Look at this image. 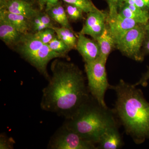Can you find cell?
<instances>
[{"instance_id": "1", "label": "cell", "mask_w": 149, "mask_h": 149, "mask_svg": "<svg viewBox=\"0 0 149 149\" xmlns=\"http://www.w3.org/2000/svg\"><path fill=\"white\" fill-rule=\"evenodd\" d=\"M51 70L52 77L42 90L41 107L66 119L91 95L83 72L75 65L56 60Z\"/></svg>"}, {"instance_id": "2", "label": "cell", "mask_w": 149, "mask_h": 149, "mask_svg": "<svg viewBox=\"0 0 149 149\" xmlns=\"http://www.w3.org/2000/svg\"><path fill=\"white\" fill-rule=\"evenodd\" d=\"M137 87L120 80L110 89L116 94L115 114L126 134L139 145L149 139V102Z\"/></svg>"}, {"instance_id": "3", "label": "cell", "mask_w": 149, "mask_h": 149, "mask_svg": "<svg viewBox=\"0 0 149 149\" xmlns=\"http://www.w3.org/2000/svg\"><path fill=\"white\" fill-rule=\"evenodd\" d=\"M115 115L113 111L102 106L91 96L70 117L65 119L64 124L97 146L106 130L118 125Z\"/></svg>"}, {"instance_id": "4", "label": "cell", "mask_w": 149, "mask_h": 149, "mask_svg": "<svg viewBox=\"0 0 149 149\" xmlns=\"http://www.w3.org/2000/svg\"><path fill=\"white\" fill-rule=\"evenodd\" d=\"M107 61L99 57L96 60L85 63L88 88L91 95L102 106L107 107L105 95L111 85L107 77Z\"/></svg>"}, {"instance_id": "5", "label": "cell", "mask_w": 149, "mask_h": 149, "mask_svg": "<svg viewBox=\"0 0 149 149\" xmlns=\"http://www.w3.org/2000/svg\"><path fill=\"white\" fill-rule=\"evenodd\" d=\"M145 26L137 24L128 30L116 43V46L124 55L136 61L143 60L141 49L146 34Z\"/></svg>"}, {"instance_id": "6", "label": "cell", "mask_w": 149, "mask_h": 149, "mask_svg": "<svg viewBox=\"0 0 149 149\" xmlns=\"http://www.w3.org/2000/svg\"><path fill=\"white\" fill-rule=\"evenodd\" d=\"M48 148L51 149H96L97 146L83 139L63 124L51 138Z\"/></svg>"}, {"instance_id": "7", "label": "cell", "mask_w": 149, "mask_h": 149, "mask_svg": "<svg viewBox=\"0 0 149 149\" xmlns=\"http://www.w3.org/2000/svg\"><path fill=\"white\" fill-rule=\"evenodd\" d=\"M107 16V14L97 8L88 13L80 33L89 35L96 41L106 27Z\"/></svg>"}, {"instance_id": "8", "label": "cell", "mask_w": 149, "mask_h": 149, "mask_svg": "<svg viewBox=\"0 0 149 149\" xmlns=\"http://www.w3.org/2000/svg\"><path fill=\"white\" fill-rule=\"evenodd\" d=\"M137 24L136 21L124 17L119 12L114 14H107V26L116 44L128 30Z\"/></svg>"}, {"instance_id": "9", "label": "cell", "mask_w": 149, "mask_h": 149, "mask_svg": "<svg viewBox=\"0 0 149 149\" xmlns=\"http://www.w3.org/2000/svg\"><path fill=\"white\" fill-rule=\"evenodd\" d=\"M76 49L85 63L96 60L100 55V47L97 41H93L81 33H79L77 37Z\"/></svg>"}, {"instance_id": "10", "label": "cell", "mask_w": 149, "mask_h": 149, "mask_svg": "<svg viewBox=\"0 0 149 149\" xmlns=\"http://www.w3.org/2000/svg\"><path fill=\"white\" fill-rule=\"evenodd\" d=\"M1 9L20 15L31 21L40 13L30 3L25 0H6L1 5Z\"/></svg>"}, {"instance_id": "11", "label": "cell", "mask_w": 149, "mask_h": 149, "mask_svg": "<svg viewBox=\"0 0 149 149\" xmlns=\"http://www.w3.org/2000/svg\"><path fill=\"white\" fill-rule=\"evenodd\" d=\"M123 145L118 125L111 127L105 131L97 144V149H118Z\"/></svg>"}, {"instance_id": "12", "label": "cell", "mask_w": 149, "mask_h": 149, "mask_svg": "<svg viewBox=\"0 0 149 149\" xmlns=\"http://www.w3.org/2000/svg\"><path fill=\"white\" fill-rule=\"evenodd\" d=\"M0 18L7 21L24 35L28 34L31 28V20L20 15L12 13L5 10H0Z\"/></svg>"}, {"instance_id": "13", "label": "cell", "mask_w": 149, "mask_h": 149, "mask_svg": "<svg viewBox=\"0 0 149 149\" xmlns=\"http://www.w3.org/2000/svg\"><path fill=\"white\" fill-rule=\"evenodd\" d=\"M23 35L10 23L0 18V38L6 45L13 46L19 44Z\"/></svg>"}, {"instance_id": "14", "label": "cell", "mask_w": 149, "mask_h": 149, "mask_svg": "<svg viewBox=\"0 0 149 149\" xmlns=\"http://www.w3.org/2000/svg\"><path fill=\"white\" fill-rule=\"evenodd\" d=\"M96 41L98 44L100 48V57L107 61L113 49L116 46L114 38L110 33L107 26L101 35Z\"/></svg>"}, {"instance_id": "15", "label": "cell", "mask_w": 149, "mask_h": 149, "mask_svg": "<svg viewBox=\"0 0 149 149\" xmlns=\"http://www.w3.org/2000/svg\"><path fill=\"white\" fill-rule=\"evenodd\" d=\"M47 12L51 18L61 25L62 27L71 29L65 10L62 5L61 3L58 2Z\"/></svg>"}, {"instance_id": "16", "label": "cell", "mask_w": 149, "mask_h": 149, "mask_svg": "<svg viewBox=\"0 0 149 149\" xmlns=\"http://www.w3.org/2000/svg\"><path fill=\"white\" fill-rule=\"evenodd\" d=\"M57 36L62 41L64 42L71 50L76 49L77 38L72 32L71 29L61 27H53Z\"/></svg>"}, {"instance_id": "17", "label": "cell", "mask_w": 149, "mask_h": 149, "mask_svg": "<svg viewBox=\"0 0 149 149\" xmlns=\"http://www.w3.org/2000/svg\"><path fill=\"white\" fill-rule=\"evenodd\" d=\"M48 45L52 50L61 55L63 58H66L68 52L71 50L56 35L48 44Z\"/></svg>"}, {"instance_id": "18", "label": "cell", "mask_w": 149, "mask_h": 149, "mask_svg": "<svg viewBox=\"0 0 149 149\" xmlns=\"http://www.w3.org/2000/svg\"><path fill=\"white\" fill-rule=\"evenodd\" d=\"M120 8L119 13L124 17L133 19L137 24L141 25H146L148 23V21L131 10L125 3L122 4Z\"/></svg>"}, {"instance_id": "19", "label": "cell", "mask_w": 149, "mask_h": 149, "mask_svg": "<svg viewBox=\"0 0 149 149\" xmlns=\"http://www.w3.org/2000/svg\"><path fill=\"white\" fill-rule=\"evenodd\" d=\"M67 3L76 6L87 14L97 9L90 0H62Z\"/></svg>"}, {"instance_id": "20", "label": "cell", "mask_w": 149, "mask_h": 149, "mask_svg": "<svg viewBox=\"0 0 149 149\" xmlns=\"http://www.w3.org/2000/svg\"><path fill=\"white\" fill-rule=\"evenodd\" d=\"M55 34V31L53 28H48L39 32H36L34 35L35 37H37L42 42L48 45L56 36Z\"/></svg>"}, {"instance_id": "21", "label": "cell", "mask_w": 149, "mask_h": 149, "mask_svg": "<svg viewBox=\"0 0 149 149\" xmlns=\"http://www.w3.org/2000/svg\"><path fill=\"white\" fill-rule=\"evenodd\" d=\"M65 11L68 18L74 21L80 20L83 19V11L81 9L76 6L67 3Z\"/></svg>"}, {"instance_id": "22", "label": "cell", "mask_w": 149, "mask_h": 149, "mask_svg": "<svg viewBox=\"0 0 149 149\" xmlns=\"http://www.w3.org/2000/svg\"><path fill=\"white\" fill-rule=\"evenodd\" d=\"M15 141L11 137H9L6 134H2L0 135V149H13Z\"/></svg>"}, {"instance_id": "23", "label": "cell", "mask_w": 149, "mask_h": 149, "mask_svg": "<svg viewBox=\"0 0 149 149\" xmlns=\"http://www.w3.org/2000/svg\"><path fill=\"white\" fill-rule=\"evenodd\" d=\"M109 8V14L112 15L118 13V8L123 4V0H106Z\"/></svg>"}, {"instance_id": "24", "label": "cell", "mask_w": 149, "mask_h": 149, "mask_svg": "<svg viewBox=\"0 0 149 149\" xmlns=\"http://www.w3.org/2000/svg\"><path fill=\"white\" fill-rule=\"evenodd\" d=\"M32 27L35 32H37L42 30L43 29L49 28L47 25L43 24L41 19L38 17V15L35 17L32 20Z\"/></svg>"}, {"instance_id": "25", "label": "cell", "mask_w": 149, "mask_h": 149, "mask_svg": "<svg viewBox=\"0 0 149 149\" xmlns=\"http://www.w3.org/2000/svg\"><path fill=\"white\" fill-rule=\"evenodd\" d=\"M38 17L43 24L47 25L48 27L49 28H53L54 27L52 22V19L48 14L40 13L38 15Z\"/></svg>"}, {"instance_id": "26", "label": "cell", "mask_w": 149, "mask_h": 149, "mask_svg": "<svg viewBox=\"0 0 149 149\" xmlns=\"http://www.w3.org/2000/svg\"><path fill=\"white\" fill-rule=\"evenodd\" d=\"M149 80V68L148 71L143 75L141 79L138 81L136 84H134L136 86H138L139 85L146 87L148 85V81Z\"/></svg>"}, {"instance_id": "27", "label": "cell", "mask_w": 149, "mask_h": 149, "mask_svg": "<svg viewBox=\"0 0 149 149\" xmlns=\"http://www.w3.org/2000/svg\"><path fill=\"white\" fill-rule=\"evenodd\" d=\"M146 38L144 41V48L145 50L147 53H149V28H147L146 27Z\"/></svg>"}, {"instance_id": "28", "label": "cell", "mask_w": 149, "mask_h": 149, "mask_svg": "<svg viewBox=\"0 0 149 149\" xmlns=\"http://www.w3.org/2000/svg\"><path fill=\"white\" fill-rule=\"evenodd\" d=\"M59 0H46V11L58 3Z\"/></svg>"}, {"instance_id": "29", "label": "cell", "mask_w": 149, "mask_h": 149, "mask_svg": "<svg viewBox=\"0 0 149 149\" xmlns=\"http://www.w3.org/2000/svg\"><path fill=\"white\" fill-rule=\"evenodd\" d=\"M39 5H40V9L41 10L44 8V6L45 5L46 3V0H38Z\"/></svg>"}, {"instance_id": "30", "label": "cell", "mask_w": 149, "mask_h": 149, "mask_svg": "<svg viewBox=\"0 0 149 149\" xmlns=\"http://www.w3.org/2000/svg\"><path fill=\"white\" fill-rule=\"evenodd\" d=\"M145 5L146 6L147 9L149 10V0H143Z\"/></svg>"}, {"instance_id": "31", "label": "cell", "mask_w": 149, "mask_h": 149, "mask_svg": "<svg viewBox=\"0 0 149 149\" xmlns=\"http://www.w3.org/2000/svg\"><path fill=\"white\" fill-rule=\"evenodd\" d=\"M6 1V0H0V4H1V5H2Z\"/></svg>"}, {"instance_id": "32", "label": "cell", "mask_w": 149, "mask_h": 149, "mask_svg": "<svg viewBox=\"0 0 149 149\" xmlns=\"http://www.w3.org/2000/svg\"><path fill=\"white\" fill-rule=\"evenodd\" d=\"M146 27H147V28H149V23L146 25Z\"/></svg>"}, {"instance_id": "33", "label": "cell", "mask_w": 149, "mask_h": 149, "mask_svg": "<svg viewBox=\"0 0 149 149\" xmlns=\"http://www.w3.org/2000/svg\"><path fill=\"white\" fill-rule=\"evenodd\" d=\"M25 1H28V0H25Z\"/></svg>"}]
</instances>
